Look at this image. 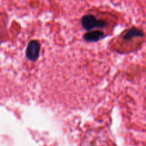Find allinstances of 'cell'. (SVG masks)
Segmentation results:
<instances>
[{"instance_id": "obj_4", "label": "cell", "mask_w": 146, "mask_h": 146, "mask_svg": "<svg viewBox=\"0 0 146 146\" xmlns=\"http://www.w3.org/2000/svg\"><path fill=\"white\" fill-rule=\"evenodd\" d=\"M143 35V31H141V30L134 27V28H132L131 29H130L129 31H128V32L125 35V37H124V39H125V40H131L133 37H142Z\"/></svg>"}, {"instance_id": "obj_1", "label": "cell", "mask_w": 146, "mask_h": 146, "mask_svg": "<svg viewBox=\"0 0 146 146\" xmlns=\"http://www.w3.org/2000/svg\"><path fill=\"white\" fill-rule=\"evenodd\" d=\"M81 24L84 29L90 30L94 27H104L107 25V22L104 20L97 19L94 15H86L81 19Z\"/></svg>"}, {"instance_id": "obj_2", "label": "cell", "mask_w": 146, "mask_h": 146, "mask_svg": "<svg viewBox=\"0 0 146 146\" xmlns=\"http://www.w3.org/2000/svg\"><path fill=\"white\" fill-rule=\"evenodd\" d=\"M40 44L38 41L36 40H32V41L30 42L28 44V47L27 49V57L29 60H36L38 57V54H39V51H40Z\"/></svg>"}, {"instance_id": "obj_3", "label": "cell", "mask_w": 146, "mask_h": 146, "mask_svg": "<svg viewBox=\"0 0 146 146\" xmlns=\"http://www.w3.org/2000/svg\"><path fill=\"white\" fill-rule=\"evenodd\" d=\"M104 37V34L101 31H94L88 32L84 35V39L88 42H98Z\"/></svg>"}]
</instances>
